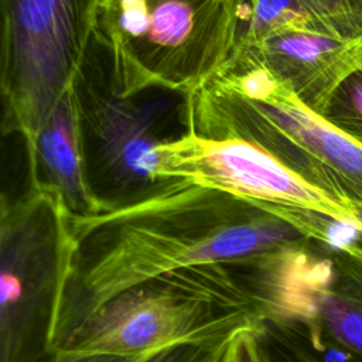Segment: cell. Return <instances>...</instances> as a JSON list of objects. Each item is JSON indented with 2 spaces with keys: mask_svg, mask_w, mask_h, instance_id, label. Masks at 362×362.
Returning a JSON list of instances; mask_svg holds the SVG:
<instances>
[{
  "mask_svg": "<svg viewBox=\"0 0 362 362\" xmlns=\"http://www.w3.org/2000/svg\"><path fill=\"white\" fill-rule=\"evenodd\" d=\"M74 256L54 338L79 327L122 291L158 274L245 260L308 242L273 209L187 181L96 215H71Z\"/></svg>",
  "mask_w": 362,
  "mask_h": 362,
  "instance_id": "6da1fadb",
  "label": "cell"
},
{
  "mask_svg": "<svg viewBox=\"0 0 362 362\" xmlns=\"http://www.w3.org/2000/svg\"><path fill=\"white\" fill-rule=\"evenodd\" d=\"M267 256L191 266L139 283L98 308L61 349L143 355L259 327L274 313Z\"/></svg>",
  "mask_w": 362,
  "mask_h": 362,
  "instance_id": "7a4b0ae2",
  "label": "cell"
},
{
  "mask_svg": "<svg viewBox=\"0 0 362 362\" xmlns=\"http://www.w3.org/2000/svg\"><path fill=\"white\" fill-rule=\"evenodd\" d=\"M72 89L88 181L105 211L170 185L156 178V150L189 130L191 95L147 74L95 27Z\"/></svg>",
  "mask_w": 362,
  "mask_h": 362,
  "instance_id": "3957f363",
  "label": "cell"
},
{
  "mask_svg": "<svg viewBox=\"0 0 362 362\" xmlns=\"http://www.w3.org/2000/svg\"><path fill=\"white\" fill-rule=\"evenodd\" d=\"M192 119L242 134L334 201L362 206V144L301 103L266 68L232 57L191 98Z\"/></svg>",
  "mask_w": 362,
  "mask_h": 362,
  "instance_id": "277c9868",
  "label": "cell"
},
{
  "mask_svg": "<svg viewBox=\"0 0 362 362\" xmlns=\"http://www.w3.org/2000/svg\"><path fill=\"white\" fill-rule=\"evenodd\" d=\"M71 212L30 182L0 209V362H48L74 256Z\"/></svg>",
  "mask_w": 362,
  "mask_h": 362,
  "instance_id": "5b68a950",
  "label": "cell"
},
{
  "mask_svg": "<svg viewBox=\"0 0 362 362\" xmlns=\"http://www.w3.org/2000/svg\"><path fill=\"white\" fill-rule=\"evenodd\" d=\"M99 0H0L3 133L18 134L31 160L47 117L72 86Z\"/></svg>",
  "mask_w": 362,
  "mask_h": 362,
  "instance_id": "8992f818",
  "label": "cell"
},
{
  "mask_svg": "<svg viewBox=\"0 0 362 362\" xmlns=\"http://www.w3.org/2000/svg\"><path fill=\"white\" fill-rule=\"evenodd\" d=\"M242 0H99L95 28L167 86L192 95L230 59Z\"/></svg>",
  "mask_w": 362,
  "mask_h": 362,
  "instance_id": "52a82bcc",
  "label": "cell"
},
{
  "mask_svg": "<svg viewBox=\"0 0 362 362\" xmlns=\"http://www.w3.org/2000/svg\"><path fill=\"white\" fill-rule=\"evenodd\" d=\"M156 178L215 188L267 208H307L344 219L352 209L307 182L262 144L226 129L189 122L180 139L156 150Z\"/></svg>",
  "mask_w": 362,
  "mask_h": 362,
  "instance_id": "ba28073f",
  "label": "cell"
},
{
  "mask_svg": "<svg viewBox=\"0 0 362 362\" xmlns=\"http://www.w3.org/2000/svg\"><path fill=\"white\" fill-rule=\"evenodd\" d=\"M232 57L262 65L321 116L338 86L362 66V38L287 31L236 48Z\"/></svg>",
  "mask_w": 362,
  "mask_h": 362,
  "instance_id": "9c48e42d",
  "label": "cell"
},
{
  "mask_svg": "<svg viewBox=\"0 0 362 362\" xmlns=\"http://www.w3.org/2000/svg\"><path fill=\"white\" fill-rule=\"evenodd\" d=\"M291 320L362 356V259L314 243Z\"/></svg>",
  "mask_w": 362,
  "mask_h": 362,
  "instance_id": "30bf717a",
  "label": "cell"
},
{
  "mask_svg": "<svg viewBox=\"0 0 362 362\" xmlns=\"http://www.w3.org/2000/svg\"><path fill=\"white\" fill-rule=\"evenodd\" d=\"M28 175L30 182L54 188L74 216L105 211L88 181L81 117L72 86L61 96L40 130L34 154L28 160Z\"/></svg>",
  "mask_w": 362,
  "mask_h": 362,
  "instance_id": "8fae6325",
  "label": "cell"
},
{
  "mask_svg": "<svg viewBox=\"0 0 362 362\" xmlns=\"http://www.w3.org/2000/svg\"><path fill=\"white\" fill-rule=\"evenodd\" d=\"M287 31L362 38V0H242L235 49Z\"/></svg>",
  "mask_w": 362,
  "mask_h": 362,
  "instance_id": "7c38bea8",
  "label": "cell"
},
{
  "mask_svg": "<svg viewBox=\"0 0 362 362\" xmlns=\"http://www.w3.org/2000/svg\"><path fill=\"white\" fill-rule=\"evenodd\" d=\"M257 329L269 362H362L298 320H263Z\"/></svg>",
  "mask_w": 362,
  "mask_h": 362,
  "instance_id": "4fadbf2b",
  "label": "cell"
},
{
  "mask_svg": "<svg viewBox=\"0 0 362 362\" xmlns=\"http://www.w3.org/2000/svg\"><path fill=\"white\" fill-rule=\"evenodd\" d=\"M321 116L362 144V66L338 86Z\"/></svg>",
  "mask_w": 362,
  "mask_h": 362,
  "instance_id": "5bb4252c",
  "label": "cell"
},
{
  "mask_svg": "<svg viewBox=\"0 0 362 362\" xmlns=\"http://www.w3.org/2000/svg\"><path fill=\"white\" fill-rule=\"evenodd\" d=\"M230 338L167 345L147 352L139 362H221Z\"/></svg>",
  "mask_w": 362,
  "mask_h": 362,
  "instance_id": "9a60e30c",
  "label": "cell"
},
{
  "mask_svg": "<svg viewBox=\"0 0 362 362\" xmlns=\"http://www.w3.org/2000/svg\"><path fill=\"white\" fill-rule=\"evenodd\" d=\"M221 362H269L257 327L236 332L229 339Z\"/></svg>",
  "mask_w": 362,
  "mask_h": 362,
  "instance_id": "2e32d148",
  "label": "cell"
},
{
  "mask_svg": "<svg viewBox=\"0 0 362 362\" xmlns=\"http://www.w3.org/2000/svg\"><path fill=\"white\" fill-rule=\"evenodd\" d=\"M143 355H116V354H98V352H79L58 349L54 352L48 362H139Z\"/></svg>",
  "mask_w": 362,
  "mask_h": 362,
  "instance_id": "e0dca14e",
  "label": "cell"
},
{
  "mask_svg": "<svg viewBox=\"0 0 362 362\" xmlns=\"http://www.w3.org/2000/svg\"><path fill=\"white\" fill-rule=\"evenodd\" d=\"M351 209H352V218L358 223V226L361 229V235H362V206L351 205Z\"/></svg>",
  "mask_w": 362,
  "mask_h": 362,
  "instance_id": "ac0fdd59",
  "label": "cell"
},
{
  "mask_svg": "<svg viewBox=\"0 0 362 362\" xmlns=\"http://www.w3.org/2000/svg\"><path fill=\"white\" fill-rule=\"evenodd\" d=\"M348 253H351V255H354V256L362 259V242H361L358 246H355V247H354L351 252H348Z\"/></svg>",
  "mask_w": 362,
  "mask_h": 362,
  "instance_id": "d6986e66",
  "label": "cell"
}]
</instances>
